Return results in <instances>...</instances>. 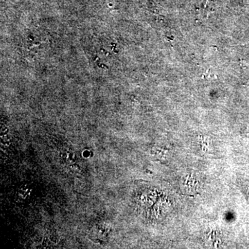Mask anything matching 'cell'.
Wrapping results in <instances>:
<instances>
[]
</instances>
